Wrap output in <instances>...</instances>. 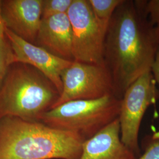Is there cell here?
Masks as SVG:
<instances>
[{"label":"cell","mask_w":159,"mask_h":159,"mask_svg":"<svg viewBox=\"0 0 159 159\" xmlns=\"http://www.w3.org/2000/svg\"><path fill=\"white\" fill-rule=\"evenodd\" d=\"M159 44L154 27L134 1L123 0L112 16L104 41V60L121 98L128 87L150 71Z\"/></svg>","instance_id":"1"},{"label":"cell","mask_w":159,"mask_h":159,"mask_svg":"<svg viewBox=\"0 0 159 159\" xmlns=\"http://www.w3.org/2000/svg\"><path fill=\"white\" fill-rule=\"evenodd\" d=\"M84 141L41 121L0 119V159H79Z\"/></svg>","instance_id":"2"},{"label":"cell","mask_w":159,"mask_h":159,"mask_svg":"<svg viewBox=\"0 0 159 159\" xmlns=\"http://www.w3.org/2000/svg\"><path fill=\"white\" fill-rule=\"evenodd\" d=\"M59 96L56 87L38 70L13 63L0 88V119L14 117L40 121Z\"/></svg>","instance_id":"3"},{"label":"cell","mask_w":159,"mask_h":159,"mask_svg":"<svg viewBox=\"0 0 159 159\" xmlns=\"http://www.w3.org/2000/svg\"><path fill=\"white\" fill-rule=\"evenodd\" d=\"M121 99L113 94L64 102L43 114L40 121L87 140L119 118Z\"/></svg>","instance_id":"4"},{"label":"cell","mask_w":159,"mask_h":159,"mask_svg":"<svg viewBox=\"0 0 159 159\" xmlns=\"http://www.w3.org/2000/svg\"><path fill=\"white\" fill-rule=\"evenodd\" d=\"M152 71L136 80L121 98L119 121L122 142L139 156V135L144 115L148 108L159 98V91Z\"/></svg>","instance_id":"5"},{"label":"cell","mask_w":159,"mask_h":159,"mask_svg":"<svg viewBox=\"0 0 159 159\" xmlns=\"http://www.w3.org/2000/svg\"><path fill=\"white\" fill-rule=\"evenodd\" d=\"M67 14L72 31L73 61L105 64L106 32L97 21L88 0H73Z\"/></svg>","instance_id":"6"},{"label":"cell","mask_w":159,"mask_h":159,"mask_svg":"<svg viewBox=\"0 0 159 159\" xmlns=\"http://www.w3.org/2000/svg\"><path fill=\"white\" fill-rule=\"evenodd\" d=\"M61 79L62 91L51 108L70 101L94 100L113 94L112 79L105 64L73 61L63 71Z\"/></svg>","instance_id":"7"},{"label":"cell","mask_w":159,"mask_h":159,"mask_svg":"<svg viewBox=\"0 0 159 159\" xmlns=\"http://www.w3.org/2000/svg\"><path fill=\"white\" fill-rule=\"evenodd\" d=\"M4 34L11 48L13 63L25 64L36 68L51 81L60 94L63 89L61 75L73 61L57 57L6 28Z\"/></svg>","instance_id":"8"},{"label":"cell","mask_w":159,"mask_h":159,"mask_svg":"<svg viewBox=\"0 0 159 159\" xmlns=\"http://www.w3.org/2000/svg\"><path fill=\"white\" fill-rule=\"evenodd\" d=\"M43 0H2L1 14L6 29L35 44L42 19Z\"/></svg>","instance_id":"9"},{"label":"cell","mask_w":159,"mask_h":159,"mask_svg":"<svg viewBox=\"0 0 159 159\" xmlns=\"http://www.w3.org/2000/svg\"><path fill=\"white\" fill-rule=\"evenodd\" d=\"M122 142L119 119L83 143L79 159H136Z\"/></svg>","instance_id":"10"},{"label":"cell","mask_w":159,"mask_h":159,"mask_svg":"<svg viewBox=\"0 0 159 159\" xmlns=\"http://www.w3.org/2000/svg\"><path fill=\"white\" fill-rule=\"evenodd\" d=\"M35 44L57 57L73 61L72 31L67 14L42 18Z\"/></svg>","instance_id":"11"},{"label":"cell","mask_w":159,"mask_h":159,"mask_svg":"<svg viewBox=\"0 0 159 159\" xmlns=\"http://www.w3.org/2000/svg\"><path fill=\"white\" fill-rule=\"evenodd\" d=\"M93 15L106 33L114 13L123 0H88Z\"/></svg>","instance_id":"12"},{"label":"cell","mask_w":159,"mask_h":159,"mask_svg":"<svg viewBox=\"0 0 159 159\" xmlns=\"http://www.w3.org/2000/svg\"><path fill=\"white\" fill-rule=\"evenodd\" d=\"M73 0H43L42 18L67 14Z\"/></svg>","instance_id":"13"},{"label":"cell","mask_w":159,"mask_h":159,"mask_svg":"<svg viewBox=\"0 0 159 159\" xmlns=\"http://www.w3.org/2000/svg\"><path fill=\"white\" fill-rule=\"evenodd\" d=\"M12 64L11 48L4 35L0 38V88L5 79L8 68Z\"/></svg>","instance_id":"14"},{"label":"cell","mask_w":159,"mask_h":159,"mask_svg":"<svg viewBox=\"0 0 159 159\" xmlns=\"http://www.w3.org/2000/svg\"><path fill=\"white\" fill-rule=\"evenodd\" d=\"M136 159H159V131L150 137L144 153Z\"/></svg>","instance_id":"15"},{"label":"cell","mask_w":159,"mask_h":159,"mask_svg":"<svg viewBox=\"0 0 159 159\" xmlns=\"http://www.w3.org/2000/svg\"><path fill=\"white\" fill-rule=\"evenodd\" d=\"M151 71L153 75L154 79L156 83L159 85V47L158 51L157 52L156 58L154 60Z\"/></svg>","instance_id":"16"},{"label":"cell","mask_w":159,"mask_h":159,"mask_svg":"<svg viewBox=\"0 0 159 159\" xmlns=\"http://www.w3.org/2000/svg\"><path fill=\"white\" fill-rule=\"evenodd\" d=\"M5 29L6 27L1 14V0H0V38L5 35Z\"/></svg>","instance_id":"17"},{"label":"cell","mask_w":159,"mask_h":159,"mask_svg":"<svg viewBox=\"0 0 159 159\" xmlns=\"http://www.w3.org/2000/svg\"><path fill=\"white\" fill-rule=\"evenodd\" d=\"M154 27V31H155L156 36L157 40V41L159 44V23L157 24Z\"/></svg>","instance_id":"18"}]
</instances>
